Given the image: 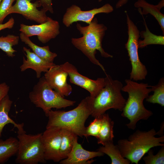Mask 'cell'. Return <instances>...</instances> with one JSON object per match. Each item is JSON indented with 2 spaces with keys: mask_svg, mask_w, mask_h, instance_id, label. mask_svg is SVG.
Returning <instances> with one entry per match:
<instances>
[{
  "mask_svg": "<svg viewBox=\"0 0 164 164\" xmlns=\"http://www.w3.org/2000/svg\"><path fill=\"white\" fill-rule=\"evenodd\" d=\"M104 79L105 86L95 97L92 98L91 115L94 118L101 116L110 109L122 111L126 103V100L121 92L122 83L113 80L106 73Z\"/></svg>",
  "mask_w": 164,
  "mask_h": 164,
  "instance_id": "5",
  "label": "cell"
},
{
  "mask_svg": "<svg viewBox=\"0 0 164 164\" xmlns=\"http://www.w3.org/2000/svg\"><path fill=\"white\" fill-rule=\"evenodd\" d=\"M98 150L109 156L111 164H129L131 162L129 160L122 156L118 146L114 145L113 141L106 143L100 147Z\"/></svg>",
  "mask_w": 164,
  "mask_h": 164,
  "instance_id": "23",
  "label": "cell"
},
{
  "mask_svg": "<svg viewBox=\"0 0 164 164\" xmlns=\"http://www.w3.org/2000/svg\"><path fill=\"white\" fill-rule=\"evenodd\" d=\"M39 1L43 7V9L52 14L53 13L52 0H39Z\"/></svg>",
  "mask_w": 164,
  "mask_h": 164,
  "instance_id": "31",
  "label": "cell"
},
{
  "mask_svg": "<svg viewBox=\"0 0 164 164\" xmlns=\"http://www.w3.org/2000/svg\"><path fill=\"white\" fill-rule=\"evenodd\" d=\"M2 0H0V3H1V1H2Z\"/></svg>",
  "mask_w": 164,
  "mask_h": 164,
  "instance_id": "34",
  "label": "cell"
},
{
  "mask_svg": "<svg viewBox=\"0 0 164 164\" xmlns=\"http://www.w3.org/2000/svg\"><path fill=\"white\" fill-rule=\"evenodd\" d=\"M78 135L71 130L62 128L60 153L61 160L67 158L71 151Z\"/></svg>",
  "mask_w": 164,
  "mask_h": 164,
  "instance_id": "22",
  "label": "cell"
},
{
  "mask_svg": "<svg viewBox=\"0 0 164 164\" xmlns=\"http://www.w3.org/2000/svg\"><path fill=\"white\" fill-rule=\"evenodd\" d=\"M19 143L17 138L10 137L5 140L0 139V164H4L17 153Z\"/></svg>",
  "mask_w": 164,
  "mask_h": 164,
  "instance_id": "20",
  "label": "cell"
},
{
  "mask_svg": "<svg viewBox=\"0 0 164 164\" xmlns=\"http://www.w3.org/2000/svg\"><path fill=\"white\" fill-rule=\"evenodd\" d=\"M144 19L145 30L140 32V36L143 38V39H138V48H142L152 44L164 45V36H158L151 32L147 27L145 19Z\"/></svg>",
  "mask_w": 164,
  "mask_h": 164,
  "instance_id": "24",
  "label": "cell"
},
{
  "mask_svg": "<svg viewBox=\"0 0 164 164\" xmlns=\"http://www.w3.org/2000/svg\"><path fill=\"white\" fill-rule=\"evenodd\" d=\"M156 131L152 128L147 131L137 130L128 139H121L118 146L122 156L131 163L138 164L142 158L152 148L162 146L164 136L156 137Z\"/></svg>",
  "mask_w": 164,
  "mask_h": 164,
  "instance_id": "4",
  "label": "cell"
},
{
  "mask_svg": "<svg viewBox=\"0 0 164 164\" xmlns=\"http://www.w3.org/2000/svg\"><path fill=\"white\" fill-rule=\"evenodd\" d=\"M101 124L102 115L99 117L95 118L89 125L87 127H86L84 136L87 138L88 136H92L97 138Z\"/></svg>",
  "mask_w": 164,
  "mask_h": 164,
  "instance_id": "28",
  "label": "cell"
},
{
  "mask_svg": "<svg viewBox=\"0 0 164 164\" xmlns=\"http://www.w3.org/2000/svg\"><path fill=\"white\" fill-rule=\"evenodd\" d=\"M15 4L12 5L9 12L22 15L27 19L41 24L47 21L48 17L46 14L47 12L42 9L39 10L37 8L41 6L39 1L32 3L31 0H15Z\"/></svg>",
  "mask_w": 164,
  "mask_h": 164,
  "instance_id": "13",
  "label": "cell"
},
{
  "mask_svg": "<svg viewBox=\"0 0 164 164\" xmlns=\"http://www.w3.org/2000/svg\"><path fill=\"white\" fill-rule=\"evenodd\" d=\"M9 90V87L6 83H0V103L3 98L8 94Z\"/></svg>",
  "mask_w": 164,
  "mask_h": 164,
  "instance_id": "30",
  "label": "cell"
},
{
  "mask_svg": "<svg viewBox=\"0 0 164 164\" xmlns=\"http://www.w3.org/2000/svg\"><path fill=\"white\" fill-rule=\"evenodd\" d=\"M26 53V59L23 57V63L20 66L21 71H24L28 69H31L36 73L37 78H40L42 72H46L56 64L50 62L41 58L29 49L25 47L23 48Z\"/></svg>",
  "mask_w": 164,
  "mask_h": 164,
  "instance_id": "16",
  "label": "cell"
},
{
  "mask_svg": "<svg viewBox=\"0 0 164 164\" xmlns=\"http://www.w3.org/2000/svg\"><path fill=\"white\" fill-rule=\"evenodd\" d=\"M129 0H119L116 3L115 7L116 9L119 8L125 5Z\"/></svg>",
  "mask_w": 164,
  "mask_h": 164,
  "instance_id": "33",
  "label": "cell"
},
{
  "mask_svg": "<svg viewBox=\"0 0 164 164\" xmlns=\"http://www.w3.org/2000/svg\"><path fill=\"white\" fill-rule=\"evenodd\" d=\"M68 73L60 65H56L45 72L44 77L50 86L62 96H68L72 86L67 82Z\"/></svg>",
  "mask_w": 164,
  "mask_h": 164,
  "instance_id": "14",
  "label": "cell"
},
{
  "mask_svg": "<svg viewBox=\"0 0 164 164\" xmlns=\"http://www.w3.org/2000/svg\"><path fill=\"white\" fill-rule=\"evenodd\" d=\"M154 92L153 94L149 95L146 101L153 104H158L164 106V78H161L156 85L151 86Z\"/></svg>",
  "mask_w": 164,
  "mask_h": 164,
  "instance_id": "26",
  "label": "cell"
},
{
  "mask_svg": "<svg viewBox=\"0 0 164 164\" xmlns=\"http://www.w3.org/2000/svg\"><path fill=\"white\" fill-rule=\"evenodd\" d=\"M112 6L107 3L98 8L88 11H83L78 6L73 5L67 8L63 18V22L67 27L70 26L74 22L81 21L89 24L95 15L100 13L108 14L112 12Z\"/></svg>",
  "mask_w": 164,
  "mask_h": 164,
  "instance_id": "11",
  "label": "cell"
},
{
  "mask_svg": "<svg viewBox=\"0 0 164 164\" xmlns=\"http://www.w3.org/2000/svg\"><path fill=\"white\" fill-rule=\"evenodd\" d=\"M60 65L68 73L70 83L87 90L92 98L95 97L105 86L104 78L99 77L96 80L90 79L80 73L76 67L68 62Z\"/></svg>",
  "mask_w": 164,
  "mask_h": 164,
  "instance_id": "9",
  "label": "cell"
},
{
  "mask_svg": "<svg viewBox=\"0 0 164 164\" xmlns=\"http://www.w3.org/2000/svg\"><path fill=\"white\" fill-rule=\"evenodd\" d=\"M15 0H2L0 3V24H2L5 18Z\"/></svg>",
  "mask_w": 164,
  "mask_h": 164,
  "instance_id": "29",
  "label": "cell"
},
{
  "mask_svg": "<svg viewBox=\"0 0 164 164\" xmlns=\"http://www.w3.org/2000/svg\"><path fill=\"white\" fill-rule=\"evenodd\" d=\"M31 102L41 108L46 116L52 108L60 109L73 106L76 101L64 98L49 85L44 77L40 78L29 94Z\"/></svg>",
  "mask_w": 164,
  "mask_h": 164,
  "instance_id": "6",
  "label": "cell"
},
{
  "mask_svg": "<svg viewBox=\"0 0 164 164\" xmlns=\"http://www.w3.org/2000/svg\"><path fill=\"white\" fill-rule=\"evenodd\" d=\"M19 38L21 41L29 46L34 53L45 61L53 63L57 56V54L50 51L48 46L41 47L36 45L31 40L29 37L22 32L20 33Z\"/></svg>",
  "mask_w": 164,
  "mask_h": 164,
  "instance_id": "19",
  "label": "cell"
},
{
  "mask_svg": "<svg viewBox=\"0 0 164 164\" xmlns=\"http://www.w3.org/2000/svg\"><path fill=\"white\" fill-rule=\"evenodd\" d=\"M78 138L75 141L73 148L66 159L60 162L61 164H90L94 160L91 159L102 156L104 154L98 151H90L84 149L77 142Z\"/></svg>",
  "mask_w": 164,
  "mask_h": 164,
  "instance_id": "15",
  "label": "cell"
},
{
  "mask_svg": "<svg viewBox=\"0 0 164 164\" xmlns=\"http://www.w3.org/2000/svg\"><path fill=\"white\" fill-rule=\"evenodd\" d=\"M164 0L161 1L156 5L150 4L145 0H138L134 4L135 7L142 8V10L140 13L142 15L150 14L157 20L164 34V15L160 11L161 9L164 6Z\"/></svg>",
  "mask_w": 164,
  "mask_h": 164,
  "instance_id": "17",
  "label": "cell"
},
{
  "mask_svg": "<svg viewBox=\"0 0 164 164\" xmlns=\"http://www.w3.org/2000/svg\"><path fill=\"white\" fill-rule=\"evenodd\" d=\"M19 37L18 36L9 34L6 36L0 37V49L4 52L9 57H13L16 52L12 47L17 45L18 43Z\"/></svg>",
  "mask_w": 164,
  "mask_h": 164,
  "instance_id": "25",
  "label": "cell"
},
{
  "mask_svg": "<svg viewBox=\"0 0 164 164\" xmlns=\"http://www.w3.org/2000/svg\"><path fill=\"white\" fill-rule=\"evenodd\" d=\"M76 27L83 36L72 38V43L81 51L92 63L100 67L106 74L104 67L96 58L95 55L97 50H98L103 57H113L112 55L106 52L102 46V41L107 28L104 24L99 23L95 17L88 26H83L77 23Z\"/></svg>",
  "mask_w": 164,
  "mask_h": 164,
  "instance_id": "1",
  "label": "cell"
},
{
  "mask_svg": "<svg viewBox=\"0 0 164 164\" xmlns=\"http://www.w3.org/2000/svg\"><path fill=\"white\" fill-rule=\"evenodd\" d=\"M126 85L121 91L127 92L128 97L126 100L121 116L127 118L130 122L126 125L128 128L135 130L139 120H146L152 114V112L146 109L143 104L149 94L152 91V88L148 84L138 83L130 79L125 80Z\"/></svg>",
  "mask_w": 164,
  "mask_h": 164,
  "instance_id": "2",
  "label": "cell"
},
{
  "mask_svg": "<svg viewBox=\"0 0 164 164\" xmlns=\"http://www.w3.org/2000/svg\"><path fill=\"white\" fill-rule=\"evenodd\" d=\"M15 23V20L13 17L11 18L6 23L0 24V31L5 29H12Z\"/></svg>",
  "mask_w": 164,
  "mask_h": 164,
  "instance_id": "32",
  "label": "cell"
},
{
  "mask_svg": "<svg viewBox=\"0 0 164 164\" xmlns=\"http://www.w3.org/2000/svg\"><path fill=\"white\" fill-rule=\"evenodd\" d=\"M147 153L148 155L143 158L146 164H164V146H162L155 155H154L152 149H150Z\"/></svg>",
  "mask_w": 164,
  "mask_h": 164,
  "instance_id": "27",
  "label": "cell"
},
{
  "mask_svg": "<svg viewBox=\"0 0 164 164\" xmlns=\"http://www.w3.org/2000/svg\"><path fill=\"white\" fill-rule=\"evenodd\" d=\"M92 97L87 96L74 109L68 111L50 110L46 116L48 120L46 128L58 127L69 129L78 136H84L85 122L91 115Z\"/></svg>",
  "mask_w": 164,
  "mask_h": 164,
  "instance_id": "3",
  "label": "cell"
},
{
  "mask_svg": "<svg viewBox=\"0 0 164 164\" xmlns=\"http://www.w3.org/2000/svg\"><path fill=\"white\" fill-rule=\"evenodd\" d=\"M42 133L32 135L26 131H18L19 145L16 154V163L19 164H38L44 163V149Z\"/></svg>",
  "mask_w": 164,
  "mask_h": 164,
  "instance_id": "7",
  "label": "cell"
},
{
  "mask_svg": "<svg viewBox=\"0 0 164 164\" xmlns=\"http://www.w3.org/2000/svg\"><path fill=\"white\" fill-rule=\"evenodd\" d=\"M12 101L11 100L8 94L2 100L0 103V137L5 126L9 124L13 125L16 128L18 131H24L23 123L17 124L11 119L9 116V113L11 109Z\"/></svg>",
  "mask_w": 164,
  "mask_h": 164,
  "instance_id": "18",
  "label": "cell"
},
{
  "mask_svg": "<svg viewBox=\"0 0 164 164\" xmlns=\"http://www.w3.org/2000/svg\"><path fill=\"white\" fill-rule=\"evenodd\" d=\"M114 123L108 114L105 113L102 115L101 126L97 138L98 144L104 145L108 142L113 141Z\"/></svg>",
  "mask_w": 164,
  "mask_h": 164,
  "instance_id": "21",
  "label": "cell"
},
{
  "mask_svg": "<svg viewBox=\"0 0 164 164\" xmlns=\"http://www.w3.org/2000/svg\"><path fill=\"white\" fill-rule=\"evenodd\" d=\"M62 130V128L58 127H50L46 128L42 133L44 158L46 161L58 162L61 160L60 150Z\"/></svg>",
  "mask_w": 164,
  "mask_h": 164,
  "instance_id": "12",
  "label": "cell"
},
{
  "mask_svg": "<svg viewBox=\"0 0 164 164\" xmlns=\"http://www.w3.org/2000/svg\"><path fill=\"white\" fill-rule=\"evenodd\" d=\"M126 14L128 38L125 47L132 65L130 79L135 81L144 80L146 78L148 71L145 66L140 61L138 56V42L140 32L128 13Z\"/></svg>",
  "mask_w": 164,
  "mask_h": 164,
  "instance_id": "8",
  "label": "cell"
},
{
  "mask_svg": "<svg viewBox=\"0 0 164 164\" xmlns=\"http://www.w3.org/2000/svg\"><path fill=\"white\" fill-rule=\"evenodd\" d=\"M59 29L58 22L48 17L46 21L39 25L29 26L21 24L19 30L29 37L36 36L39 41L46 43L59 34Z\"/></svg>",
  "mask_w": 164,
  "mask_h": 164,
  "instance_id": "10",
  "label": "cell"
}]
</instances>
